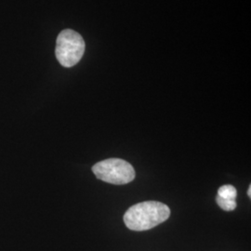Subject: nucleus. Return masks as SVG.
Segmentation results:
<instances>
[{
    "label": "nucleus",
    "instance_id": "nucleus-3",
    "mask_svg": "<svg viewBox=\"0 0 251 251\" xmlns=\"http://www.w3.org/2000/svg\"><path fill=\"white\" fill-rule=\"evenodd\" d=\"M92 171L97 179L116 185L127 184L136 176L134 168L120 158H109L98 162L92 167Z\"/></svg>",
    "mask_w": 251,
    "mask_h": 251
},
{
    "label": "nucleus",
    "instance_id": "nucleus-1",
    "mask_svg": "<svg viewBox=\"0 0 251 251\" xmlns=\"http://www.w3.org/2000/svg\"><path fill=\"white\" fill-rule=\"evenodd\" d=\"M171 216V209L157 201H145L130 206L124 215L126 226L136 232L150 230L166 222Z\"/></svg>",
    "mask_w": 251,
    "mask_h": 251
},
{
    "label": "nucleus",
    "instance_id": "nucleus-5",
    "mask_svg": "<svg viewBox=\"0 0 251 251\" xmlns=\"http://www.w3.org/2000/svg\"><path fill=\"white\" fill-rule=\"evenodd\" d=\"M216 202H217L218 206L225 211H233V209H235V207L237 206L235 200H227V199L221 198L218 196L216 197Z\"/></svg>",
    "mask_w": 251,
    "mask_h": 251
},
{
    "label": "nucleus",
    "instance_id": "nucleus-4",
    "mask_svg": "<svg viewBox=\"0 0 251 251\" xmlns=\"http://www.w3.org/2000/svg\"><path fill=\"white\" fill-rule=\"evenodd\" d=\"M218 197L227 200H235L237 197V191L233 185H223L218 190Z\"/></svg>",
    "mask_w": 251,
    "mask_h": 251
},
{
    "label": "nucleus",
    "instance_id": "nucleus-2",
    "mask_svg": "<svg viewBox=\"0 0 251 251\" xmlns=\"http://www.w3.org/2000/svg\"><path fill=\"white\" fill-rule=\"evenodd\" d=\"M83 37L71 29L62 31L57 37L55 54L63 67H72L79 63L85 52Z\"/></svg>",
    "mask_w": 251,
    "mask_h": 251
},
{
    "label": "nucleus",
    "instance_id": "nucleus-6",
    "mask_svg": "<svg viewBox=\"0 0 251 251\" xmlns=\"http://www.w3.org/2000/svg\"><path fill=\"white\" fill-rule=\"evenodd\" d=\"M248 196H249V198H251V186H250L249 190H248Z\"/></svg>",
    "mask_w": 251,
    "mask_h": 251
}]
</instances>
